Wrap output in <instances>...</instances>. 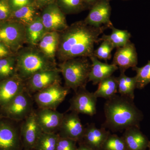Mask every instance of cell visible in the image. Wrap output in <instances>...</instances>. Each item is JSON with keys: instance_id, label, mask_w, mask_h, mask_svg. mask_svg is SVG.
Here are the masks:
<instances>
[{"instance_id": "obj_18", "label": "cell", "mask_w": 150, "mask_h": 150, "mask_svg": "<svg viewBox=\"0 0 150 150\" xmlns=\"http://www.w3.org/2000/svg\"><path fill=\"white\" fill-rule=\"evenodd\" d=\"M91 63L88 82L91 81L93 85H97L101 81L112 76L116 70L117 66L113 64H109L100 62L96 57L93 55L89 58Z\"/></svg>"}, {"instance_id": "obj_25", "label": "cell", "mask_w": 150, "mask_h": 150, "mask_svg": "<svg viewBox=\"0 0 150 150\" xmlns=\"http://www.w3.org/2000/svg\"><path fill=\"white\" fill-rule=\"evenodd\" d=\"M112 30L110 35L103 34L100 38V41L106 40L112 44L114 48L123 47L130 41L131 35L127 30L117 29L111 25L109 27Z\"/></svg>"}, {"instance_id": "obj_24", "label": "cell", "mask_w": 150, "mask_h": 150, "mask_svg": "<svg viewBox=\"0 0 150 150\" xmlns=\"http://www.w3.org/2000/svg\"><path fill=\"white\" fill-rule=\"evenodd\" d=\"M98 84L97 89L94 93L97 98H102L107 100L118 92L117 77L114 76L104 79Z\"/></svg>"}, {"instance_id": "obj_38", "label": "cell", "mask_w": 150, "mask_h": 150, "mask_svg": "<svg viewBox=\"0 0 150 150\" xmlns=\"http://www.w3.org/2000/svg\"><path fill=\"white\" fill-rule=\"evenodd\" d=\"M99 0H84L87 9H89Z\"/></svg>"}, {"instance_id": "obj_29", "label": "cell", "mask_w": 150, "mask_h": 150, "mask_svg": "<svg viewBox=\"0 0 150 150\" xmlns=\"http://www.w3.org/2000/svg\"><path fill=\"white\" fill-rule=\"evenodd\" d=\"M56 2L64 13H77L87 9L84 0H56Z\"/></svg>"}, {"instance_id": "obj_26", "label": "cell", "mask_w": 150, "mask_h": 150, "mask_svg": "<svg viewBox=\"0 0 150 150\" xmlns=\"http://www.w3.org/2000/svg\"><path fill=\"white\" fill-rule=\"evenodd\" d=\"M118 93L123 96L131 99H134V90L137 87L136 77H130L125 75V73H120L117 77Z\"/></svg>"}, {"instance_id": "obj_13", "label": "cell", "mask_w": 150, "mask_h": 150, "mask_svg": "<svg viewBox=\"0 0 150 150\" xmlns=\"http://www.w3.org/2000/svg\"><path fill=\"white\" fill-rule=\"evenodd\" d=\"M109 0H99L90 8V11L85 19L87 24L96 27L112 25L110 20L111 7Z\"/></svg>"}, {"instance_id": "obj_36", "label": "cell", "mask_w": 150, "mask_h": 150, "mask_svg": "<svg viewBox=\"0 0 150 150\" xmlns=\"http://www.w3.org/2000/svg\"><path fill=\"white\" fill-rule=\"evenodd\" d=\"M16 54L0 40V59L13 56Z\"/></svg>"}, {"instance_id": "obj_34", "label": "cell", "mask_w": 150, "mask_h": 150, "mask_svg": "<svg viewBox=\"0 0 150 150\" xmlns=\"http://www.w3.org/2000/svg\"><path fill=\"white\" fill-rule=\"evenodd\" d=\"M12 13L9 0H0V22L9 20Z\"/></svg>"}, {"instance_id": "obj_7", "label": "cell", "mask_w": 150, "mask_h": 150, "mask_svg": "<svg viewBox=\"0 0 150 150\" xmlns=\"http://www.w3.org/2000/svg\"><path fill=\"white\" fill-rule=\"evenodd\" d=\"M70 89L56 83L38 92L33 98L39 108L56 110L66 98Z\"/></svg>"}, {"instance_id": "obj_17", "label": "cell", "mask_w": 150, "mask_h": 150, "mask_svg": "<svg viewBox=\"0 0 150 150\" xmlns=\"http://www.w3.org/2000/svg\"><path fill=\"white\" fill-rule=\"evenodd\" d=\"M25 88V81L18 74L0 81V108L7 104Z\"/></svg>"}, {"instance_id": "obj_30", "label": "cell", "mask_w": 150, "mask_h": 150, "mask_svg": "<svg viewBox=\"0 0 150 150\" xmlns=\"http://www.w3.org/2000/svg\"><path fill=\"white\" fill-rule=\"evenodd\" d=\"M137 73L135 76L137 80L136 88L142 89L150 83V61L142 67H137L132 68Z\"/></svg>"}, {"instance_id": "obj_10", "label": "cell", "mask_w": 150, "mask_h": 150, "mask_svg": "<svg viewBox=\"0 0 150 150\" xmlns=\"http://www.w3.org/2000/svg\"><path fill=\"white\" fill-rule=\"evenodd\" d=\"M40 17L47 32H62L69 26L65 13L56 1L43 8Z\"/></svg>"}, {"instance_id": "obj_16", "label": "cell", "mask_w": 150, "mask_h": 150, "mask_svg": "<svg viewBox=\"0 0 150 150\" xmlns=\"http://www.w3.org/2000/svg\"><path fill=\"white\" fill-rule=\"evenodd\" d=\"M112 64L118 67L120 73H125L129 68L137 67L138 55L134 43L130 41L123 47L117 48Z\"/></svg>"}, {"instance_id": "obj_11", "label": "cell", "mask_w": 150, "mask_h": 150, "mask_svg": "<svg viewBox=\"0 0 150 150\" xmlns=\"http://www.w3.org/2000/svg\"><path fill=\"white\" fill-rule=\"evenodd\" d=\"M60 74L58 68L38 72L25 81V88L30 93H35L52 85L61 83Z\"/></svg>"}, {"instance_id": "obj_27", "label": "cell", "mask_w": 150, "mask_h": 150, "mask_svg": "<svg viewBox=\"0 0 150 150\" xmlns=\"http://www.w3.org/2000/svg\"><path fill=\"white\" fill-rule=\"evenodd\" d=\"M17 74L16 54L0 59V81Z\"/></svg>"}, {"instance_id": "obj_23", "label": "cell", "mask_w": 150, "mask_h": 150, "mask_svg": "<svg viewBox=\"0 0 150 150\" xmlns=\"http://www.w3.org/2000/svg\"><path fill=\"white\" fill-rule=\"evenodd\" d=\"M37 9L34 4L25 6L13 11L9 20L18 22L26 26L40 15L38 13Z\"/></svg>"}, {"instance_id": "obj_15", "label": "cell", "mask_w": 150, "mask_h": 150, "mask_svg": "<svg viewBox=\"0 0 150 150\" xmlns=\"http://www.w3.org/2000/svg\"><path fill=\"white\" fill-rule=\"evenodd\" d=\"M35 116L38 125L43 132L56 133L58 132L64 114L56 110L48 108H39L35 111Z\"/></svg>"}, {"instance_id": "obj_32", "label": "cell", "mask_w": 150, "mask_h": 150, "mask_svg": "<svg viewBox=\"0 0 150 150\" xmlns=\"http://www.w3.org/2000/svg\"><path fill=\"white\" fill-rule=\"evenodd\" d=\"M103 145L105 150H126L127 148L123 139L114 135L108 136Z\"/></svg>"}, {"instance_id": "obj_9", "label": "cell", "mask_w": 150, "mask_h": 150, "mask_svg": "<svg viewBox=\"0 0 150 150\" xmlns=\"http://www.w3.org/2000/svg\"><path fill=\"white\" fill-rule=\"evenodd\" d=\"M7 119L0 120V150H22L20 129Z\"/></svg>"}, {"instance_id": "obj_41", "label": "cell", "mask_w": 150, "mask_h": 150, "mask_svg": "<svg viewBox=\"0 0 150 150\" xmlns=\"http://www.w3.org/2000/svg\"><path fill=\"white\" fill-rule=\"evenodd\" d=\"M109 1H111V0H109ZM123 1H128V0H123Z\"/></svg>"}, {"instance_id": "obj_4", "label": "cell", "mask_w": 150, "mask_h": 150, "mask_svg": "<svg viewBox=\"0 0 150 150\" xmlns=\"http://www.w3.org/2000/svg\"><path fill=\"white\" fill-rule=\"evenodd\" d=\"M59 70L65 81V86L75 92L88 82L91 62L87 57H79L62 62Z\"/></svg>"}, {"instance_id": "obj_37", "label": "cell", "mask_w": 150, "mask_h": 150, "mask_svg": "<svg viewBox=\"0 0 150 150\" xmlns=\"http://www.w3.org/2000/svg\"><path fill=\"white\" fill-rule=\"evenodd\" d=\"M56 0H34V5L38 9H43Z\"/></svg>"}, {"instance_id": "obj_12", "label": "cell", "mask_w": 150, "mask_h": 150, "mask_svg": "<svg viewBox=\"0 0 150 150\" xmlns=\"http://www.w3.org/2000/svg\"><path fill=\"white\" fill-rule=\"evenodd\" d=\"M22 121L20 129L23 148L25 150H34L43 133L36 120L35 111L33 110Z\"/></svg>"}, {"instance_id": "obj_35", "label": "cell", "mask_w": 150, "mask_h": 150, "mask_svg": "<svg viewBox=\"0 0 150 150\" xmlns=\"http://www.w3.org/2000/svg\"><path fill=\"white\" fill-rule=\"evenodd\" d=\"M9 1L12 12L25 6L34 4V0H9Z\"/></svg>"}, {"instance_id": "obj_21", "label": "cell", "mask_w": 150, "mask_h": 150, "mask_svg": "<svg viewBox=\"0 0 150 150\" xmlns=\"http://www.w3.org/2000/svg\"><path fill=\"white\" fill-rule=\"evenodd\" d=\"M125 130L123 139L129 150H145L149 142L140 127L133 126Z\"/></svg>"}, {"instance_id": "obj_28", "label": "cell", "mask_w": 150, "mask_h": 150, "mask_svg": "<svg viewBox=\"0 0 150 150\" xmlns=\"http://www.w3.org/2000/svg\"><path fill=\"white\" fill-rule=\"evenodd\" d=\"M59 137L57 133L43 132L36 143L34 150H56Z\"/></svg>"}, {"instance_id": "obj_20", "label": "cell", "mask_w": 150, "mask_h": 150, "mask_svg": "<svg viewBox=\"0 0 150 150\" xmlns=\"http://www.w3.org/2000/svg\"><path fill=\"white\" fill-rule=\"evenodd\" d=\"M59 32H47L40 40L36 47L48 59L56 62L55 58L59 48Z\"/></svg>"}, {"instance_id": "obj_6", "label": "cell", "mask_w": 150, "mask_h": 150, "mask_svg": "<svg viewBox=\"0 0 150 150\" xmlns=\"http://www.w3.org/2000/svg\"><path fill=\"white\" fill-rule=\"evenodd\" d=\"M0 40L16 54L26 43L25 26L13 21L0 22Z\"/></svg>"}, {"instance_id": "obj_5", "label": "cell", "mask_w": 150, "mask_h": 150, "mask_svg": "<svg viewBox=\"0 0 150 150\" xmlns=\"http://www.w3.org/2000/svg\"><path fill=\"white\" fill-rule=\"evenodd\" d=\"M0 108L6 118L16 121H23L34 110L32 97L26 88L7 104Z\"/></svg>"}, {"instance_id": "obj_31", "label": "cell", "mask_w": 150, "mask_h": 150, "mask_svg": "<svg viewBox=\"0 0 150 150\" xmlns=\"http://www.w3.org/2000/svg\"><path fill=\"white\" fill-rule=\"evenodd\" d=\"M114 48L110 42L106 40H103L102 43L96 50H94L93 55L98 59H101L107 62L111 59V52Z\"/></svg>"}, {"instance_id": "obj_8", "label": "cell", "mask_w": 150, "mask_h": 150, "mask_svg": "<svg viewBox=\"0 0 150 150\" xmlns=\"http://www.w3.org/2000/svg\"><path fill=\"white\" fill-rule=\"evenodd\" d=\"M75 92L70 99L69 110L91 116L96 114L97 98L94 93L88 91L86 86L80 88Z\"/></svg>"}, {"instance_id": "obj_22", "label": "cell", "mask_w": 150, "mask_h": 150, "mask_svg": "<svg viewBox=\"0 0 150 150\" xmlns=\"http://www.w3.org/2000/svg\"><path fill=\"white\" fill-rule=\"evenodd\" d=\"M25 27L26 43L29 46L36 47L43 35L47 32L41 20L40 15Z\"/></svg>"}, {"instance_id": "obj_3", "label": "cell", "mask_w": 150, "mask_h": 150, "mask_svg": "<svg viewBox=\"0 0 150 150\" xmlns=\"http://www.w3.org/2000/svg\"><path fill=\"white\" fill-rule=\"evenodd\" d=\"M16 56L17 72L25 81L38 72L57 68L56 62L48 59L35 46L22 47Z\"/></svg>"}, {"instance_id": "obj_39", "label": "cell", "mask_w": 150, "mask_h": 150, "mask_svg": "<svg viewBox=\"0 0 150 150\" xmlns=\"http://www.w3.org/2000/svg\"><path fill=\"white\" fill-rule=\"evenodd\" d=\"M76 150H93L91 148H89L86 145H81Z\"/></svg>"}, {"instance_id": "obj_2", "label": "cell", "mask_w": 150, "mask_h": 150, "mask_svg": "<svg viewBox=\"0 0 150 150\" xmlns=\"http://www.w3.org/2000/svg\"><path fill=\"white\" fill-rule=\"evenodd\" d=\"M105 121L102 127L112 131L125 130L129 127H140L143 113L134 100L121 95H115L106 100L104 105Z\"/></svg>"}, {"instance_id": "obj_14", "label": "cell", "mask_w": 150, "mask_h": 150, "mask_svg": "<svg viewBox=\"0 0 150 150\" xmlns=\"http://www.w3.org/2000/svg\"><path fill=\"white\" fill-rule=\"evenodd\" d=\"M84 131L79 114L71 111L64 114L58 134L60 137L77 141L82 139Z\"/></svg>"}, {"instance_id": "obj_33", "label": "cell", "mask_w": 150, "mask_h": 150, "mask_svg": "<svg viewBox=\"0 0 150 150\" xmlns=\"http://www.w3.org/2000/svg\"><path fill=\"white\" fill-rule=\"evenodd\" d=\"M76 141L68 138L59 137L56 150H76Z\"/></svg>"}, {"instance_id": "obj_19", "label": "cell", "mask_w": 150, "mask_h": 150, "mask_svg": "<svg viewBox=\"0 0 150 150\" xmlns=\"http://www.w3.org/2000/svg\"><path fill=\"white\" fill-rule=\"evenodd\" d=\"M109 134L105 128L102 127L98 129L94 123H92L85 128L82 139H84L89 148L93 150L98 149L103 146Z\"/></svg>"}, {"instance_id": "obj_40", "label": "cell", "mask_w": 150, "mask_h": 150, "mask_svg": "<svg viewBox=\"0 0 150 150\" xmlns=\"http://www.w3.org/2000/svg\"><path fill=\"white\" fill-rule=\"evenodd\" d=\"M148 146L149 148V150H150V142H149V144H148Z\"/></svg>"}, {"instance_id": "obj_1", "label": "cell", "mask_w": 150, "mask_h": 150, "mask_svg": "<svg viewBox=\"0 0 150 150\" xmlns=\"http://www.w3.org/2000/svg\"><path fill=\"white\" fill-rule=\"evenodd\" d=\"M108 28L107 25L94 27L84 21L74 23L59 32L56 57L61 62L79 57L89 58L93 55L95 45L100 41L99 36Z\"/></svg>"}]
</instances>
